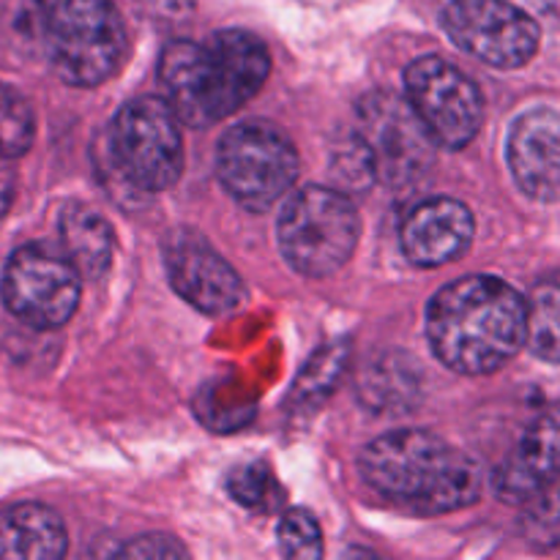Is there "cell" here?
I'll return each mask as SVG.
<instances>
[{
	"label": "cell",
	"mask_w": 560,
	"mask_h": 560,
	"mask_svg": "<svg viewBox=\"0 0 560 560\" xmlns=\"http://www.w3.org/2000/svg\"><path fill=\"white\" fill-rule=\"evenodd\" d=\"M523 530L534 545H560V476L525 503Z\"/></svg>",
	"instance_id": "obj_20"
},
{
	"label": "cell",
	"mask_w": 560,
	"mask_h": 560,
	"mask_svg": "<svg viewBox=\"0 0 560 560\" xmlns=\"http://www.w3.org/2000/svg\"><path fill=\"white\" fill-rule=\"evenodd\" d=\"M528 345L539 359L560 364V273L534 284L528 299Z\"/></svg>",
	"instance_id": "obj_18"
},
{
	"label": "cell",
	"mask_w": 560,
	"mask_h": 560,
	"mask_svg": "<svg viewBox=\"0 0 560 560\" xmlns=\"http://www.w3.org/2000/svg\"><path fill=\"white\" fill-rule=\"evenodd\" d=\"M167 98L140 96L124 104L109 126V159L126 184L164 191L184 173V135Z\"/></svg>",
	"instance_id": "obj_7"
},
{
	"label": "cell",
	"mask_w": 560,
	"mask_h": 560,
	"mask_svg": "<svg viewBox=\"0 0 560 560\" xmlns=\"http://www.w3.org/2000/svg\"><path fill=\"white\" fill-rule=\"evenodd\" d=\"M164 268L175 293L206 315H228L246 299L241 273L197 230H170Z\"/></svg>",
	"instance_id": "obj_12"
},
{
	"label": "cell",
	"mask_w": 560,
	"mask_h": 560,
	"mask_svg": "<svg viewBox=\"0 0 560 560\" xmlns=\"http://www.w3.org/2000/svg\"><path fill=\"white\" fill-rule=\"evenodd\" d=\"M279 550L284 558L315 560L323 556V534L317 520L304 509H290L279 520Z\"/></svg>",
	"instance_id": "obj_21"
},
{
	"label": "cell",
	"mask_w": 560,
	"mask_h": 560,
	"mask_svg": "<svg viewBox=\"0 0 560 560\" xmlns=\"http://www.w3.org/2000/svg\"><path fill=\"white\" fill-rule=\"evenodd\" d=\"M509 167L528 197L539 202L560 200V113L536 107L520 115L509 135Z\"/></svg>",
	"instance_id": "obj_14"
},
{
	"label": "cell",
	"mask_w": 560,
	"mask_h": 560,
	"mask_svg": "<svg viewBox=\"0 0 560 560\" xmlns=\"http://www.w3.org/2000/svg\"><path fill=\"white\" fill-rule=\"evenodd\" d=\"M66 547L63 520L44 503H16L0 512V560H58Z\"/></svg>",
	"instance_id": "obj_16"
},
{
	"label": "cell",
	"mask_w": 560,
	"mask_h": 560,
	"mask_svg": "<svg viewBox=\"0 0 560 560\" xmlns=\"http://www.w3.org/2000/svg\"><path fill=\"white\" fill-rule=\"evenodd\" d=\"M560 476V408L541 413L523 432L514 452L498 465V498L506 503H528Z\"/></svg>",
	"instance_id": "obj_15"
},
{
	"label": "cell",
	"mask_w": 560,
	"mask_h": 560,
	"mask_svg": "<svg viewBox=\"0 0 560 560\" xmlns=\"http://www.w3.org/2000/svg\"><path fill=\"white\" fill-rule=\"evenodd\" d=\"M271 55L246 31L213 33L208 42L167 44L159 60V80L170 107L186 126H206L230 118L268 80Z\"/></svg>",
	"instance_id": "obj_2"
},
{
	"label": "cell",
	"mask_w": 560,
	"mask_h": 560,
	"mask_svg": "<svg viewBox=\"0 0 560 560\" xmlns=\"http://www.w3.org/2000/svg\"><path fill=\"white\" fill-rule=\"evenodd\" d=\"M49 66L63 82L93 88L124 66L129 36L109 0H36Z\"/></svg>",
	"instance_id": "obj_4"
},
{
	"label": "cell",
	"mask_w": 560,
	"mask_h": 560,
	"mask_svg": "<svg viewBox=\"0 0 560 560\" xmlns=\"http://www.w3.org/2000/svg\"><path fill=\"white\" fill-rule=\"evenodd\" d=\"M443 27L459 49L495 69H520L539 49V25L506 0H452Z\"/></svg>",
	"instance_id": "obj_11"
},
{
	"label": "cell",
	"mask_w": 560,
	"mask_h": 560,
	"mask_svg": "<svg viewBox=\"0 0 560 560\" xmlns=\"http://www.w3.org/2000/svg\"><path fill=\"white\" fill-rule=\"evenodd\" d=\"M361 476L375 492L416 514H448L479 501V465L427 430L375 438L361 452Z\"/></svg>",
	"instance_id": "obj_3"
},
{
	"label": "cell",
	"mask_w": 560,
	"mask_h": 560,
	"mask_svg": "<svg viewBox=\"0 0 560 560\" xmlns=\"http://www.w3.org/2000/svg\"><path fill=\"white\" fill-rule=\"evenodd\" d=\"M361 219L350 197L328 186L293 191L279 213V249L290 268L320 279L337 273L353 257Z\"/></svg>",
	"instance_id": "obj_5"
},
{
	"label": "cell",
	"mask_w": 560,
	"mask_h": 560,
	"mask_svg": "<svg viewBox=\"0 0 560 560\" xmlns=\"http://www.w3.org/2000/svg\"><path fill=\"white\" fill-rule=\"evenodd\" d=\"M432 353L459 375H490L528 339V301L498 277L457 279L427 306Z\"/></svg>",
	"instance_id": "obj_1"
},
{
	"label": "cell",
	"mask_w": 560,
	"mask_h": 560,
	"mask_svg": "<svg viewBox=\"0 0 560 560\" xmlns=\"http://www.w3.org/2000/svg\"><path fill=\"white\" fill-rule=\"evenodd\" d=\"M3 304L25 326L49 331L69 323L82 293V273L66 252L42 244L20 246L0 279Z\"/></svg>",
	"instance_id": "obj_9"
},
{
	"label": "cell",
	"mask_w": 560,
	"mask_h": 560,
	"mask_svg": "<svg viewBox=\"0 0 560 560\" xmlns=\"http://www.w3.org/2000/svg\"><path fill=\"white\" fill-rule=\"evenodd\" d=\"M124 558H186L184 545L178 539H170V536H140L137 541L126 545L120 550Z\"/></svg>",
	"instance_id": "obj_23"
},
{
	"label": "cell",
	"mask_w": 560,
	"mask_h": 560,
	"mask_svg": "<svg viewBox=\"0 0 560 560\" xmlns=\"http://www.w3.org/2000/svg\"><path fill=\"white\" fill-rule=\"evenodd\" d=\"M60 244L85 279L104 277L113 262V228L102 213L88 206H69L60 213Z\"/></svg>",
	"instance_id": "obj_17"
},
{
	"label": "cell",
	"mask_w": 560,
	"mask_h": 560,
	"mask_svg": "<svg viewBox=\"0 0 560 560\" xmlns=\"http://www.w3.org/2000/svg\"><path fill=\"white\" fill-rule=\"evenodd\" d=\"M14 189H16V175L9 167V159H0V219L9 213L11 202H14Z\"/></svg>",
	"instance_id": "obj_24"
},
{
	"label": "cell",
	"mask_w": 560,
	"mask_h": 560,
	"mask_svg": "<svg viewBox=\"0 0 560 560\" xmlns=\"http://www.w3.org/2000/svg\"><path fill=\"white\" fill-rule=\"evenodd\" d=\"M476 222L468 206L454 197H430L416 202L402 219L399 241L413 266L441 268L459 260L474 241Z\"/></svg>",
	"instance_id": "obj_13"
},
{
	"label": "cell",
	"mask_w": 560,
	"mask_h": 560,
	"mask_svg": "<svg viewBox=\"0 0 560 560\" xmlns=\"http://www.w3.org/2000/svg\"><path fill=\"white\" fill-rule=\"evenodd\" d=\"M377 180L392 189L419 184L435 162V137L419 118L408 96L375 91L359 104L355 120Z\"/></svg>",
	"instance_id": "obj_8"
},
{
	"label": "cell",
	"mask_w": 560,
	"mask_h": 560,
	"mask_svg": "<svg viewBox=\"0 0 560 560\" xmlns=\"http://www.w3.org/2000/svg\"><path fill=\"white\" fill-rule=\"evenodd\" d=\"M299 151L271 120H246L224 131L217 148V175L246 211H266L299 178Z\"/></svg>",
	"instance_id": "obj_6"
},
{
	"label": "cell",
	"mask_w": 560,
	"mask_h": 560,
	"mask_svg": "<svg viewBox=\"0 0 560 560\" xmlns=\"http://www.w3.org/2000/svg\"><path fill=\"white\" fill-rule=\"evenodd\" d=\"M405 93L419 118L448 151L470 145L485 120V102L468 74L448 60L427 55L405 71Z\"/></svg>",
	"instance_id": "obj_10"
},
{
	"label": "cell",
	"mask_w": 560,
	"mask_h": 560,
	"mask_svg": "<svg viewBox=\"0 0 560 560\" xmlns=\"http://www.w3.org/2000/svg\"><path fill=\"white\" fill-rule=\"evenodd\" d=\"M268 485H271V476H268V470L260 468V465H249V468L235 470L233 479H230V492H233L235 501L246 503V506L266 509Z\"/></svg>",
	"instance_id": "obj_22"
},
{
	"label": "cell",
	"mask_w": 560,
	"mask_h": 560,
	"mask_svg": "<svg viewBox=\"0 0 560 560\" xmlns=\"http://www.w3.org/2000/svg\"><path fill=\"white\" fill-rule=\"evenodd\" d=\"M36 137V118L16 88L0 82V159H20L31 151Z\"/></svg>",
	"instance_id": "obj_19"
}]
</instances>
